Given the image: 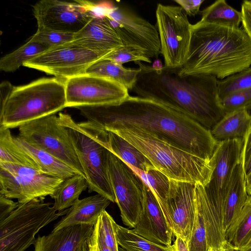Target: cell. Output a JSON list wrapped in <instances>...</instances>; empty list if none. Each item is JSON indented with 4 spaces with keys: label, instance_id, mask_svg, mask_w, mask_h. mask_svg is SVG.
I'll return each instance as SVG.
<instances>
[{
    "label": "cell",
    "instance_id": "cell-1",
    "mask_svg": "<svg viewBox=\"0 0 251 251\" xmlns=\"http://www.w3.org/2000/svg\"><path fill=\"white\" fill-rule=\"evenodd\" d=\"M76 108L87 121L105 130L139 127L209 161L219 142L210 130L187 114L151 99L129 96L115 104Z\"/></svg>",
    "mask_w": 251,
    "mask_h": 251
},
{
    "label": "cell",
    "instance_id": "cell-2",
    "mask_svg": "<svg viewBox=\"0 0 251 251\" xmlns=\"http://www.w3.org/2000/svg\"><path fill=\"white\" fill-rule=\"evenodd\" d=\"M140 71L131 90L137 96L171 105L210 130L225 115L218 96V80L204 74L181 76L178 68L154 69L135 62Z\"/></svg>",
    "mask_w": 251,
    "mask_h": 251
},
{
    "label": "cell",
    "instance_id": "cell-3",
    "mask_svg": "<svg viewBox=\"0 0 251 251\" xmlns=\"http://www.w3.org/2000/svg\"><path fill=\"white\" fill-rule=\"evenodd\" d=\"M251 66V40L243 28L200 21L192 25L188 52L178 74L225 79Z\"/></svg>",
    "mask_w": 251,
    "mask_h": 251
},
{
    "label": "cell",
    "instance_id": "cell-4",
    "mask_svg": "<svg viewBox=\"0 0 251 251\" xmlns=\"http://www.w3.org/2000/svg\"><path fill=\"white\" fill-rule=\"evenodd\" d=\"M141 151L154 167L171 179L201 184L209 182L213 168L209 161L182 150L156 134L130 127L113 131Z\"/></svg>",
    "mask_w": 251,
    "mask_h": 251
},
{
    "label": "cell",
    "instance_id": "cell-5",
    "mask_svg": "<svg viewBox=\"0 0 251 251\" xmlns=\"http://www.w3.org/2000/svg\"><path fill=\"white\" fill-rule=\"evenodd\" d=\"M65 79L42 78L14 86L0 110V126L13 128L49 115L66 107Z\"/></svg>",
    "mask_w": 251,
    "mask_h": 251
},
{
    "label": "cell",
    "instance_id": "cell-6",
    "mask_svg": "<svg viewBox=\"0 0 251 251\" xmlns=\"http://www.w3.org/2000/svg\"><path fill=\"white\" fill-rule=\"evenodd\" d=\"M58 117L68 128L88 182L89 192H96L115 202L108 169L109 151L102 144L103 130L88 121L76 123L68 114L59 113Z\"/></svg>",
    "mask_w": 251,
    "mask_h": 251
},
{
    "label": "cell",
    "instance_id": "cell-7",
    "mask_svg": "<svg viewBox=\"0 0 251 251\" xmlns=\"http://www.w3.org/2000/svg\"><path fill=\"white\" fill-rule=\"evenodd\" d=\"M44 199L19 203L0 223V251H25L34 244L35 235L42 228L67 213L69 208L57 212Z\"/></svg>",
    "mask_w": 251,
    "mask_h": 251
},
{
    "label": "cell",
    "instance_id": "cell-8",
    "mask_svg": "<svg viewBox=\"0 0 251 251\" xmlns=\"http://www.w3.org/2000/svg\"><path fill=\"white\" fill-rule=\"evenodd\" d=\"M17 136L30 145L42 150L86 177L70 138L68 128L58 116L49 115L18 127Z\"/></svg>",
    "mask_w": 251,
    "mask_h": 251
},
{
    "label": "cell",
    "instance_id": "cell-9",
    "mask_svg": "<svg viewBox=\"0 0 251 251\" xmlns=\"http://www.w3.org/2000/svg\"><path fill=\"white\" fill-rule=\"evenodd\" d=\"M155 15L164 66L180 68L188 54L192 24L178 6L158 3Z\"/></svg>",
    "mask_w": 251,
    "mask_h": 251
},
{
    "label": "cell",
    "instance_id": "cell-10",
    "mask_svg": "<svg viewBox=\"0 0 251 251\" xmlns=\"http://www.w3.org/2000/svg\"><path fill=\"white\" fill-rule=\"evenodd\" d=\"M64 180L30 167L0 162V194L19 203L52 197Z\"/></svg>",
    "mask_w": 251,
    "mask_h": 251
},
{
    "label": "cell",
    "instance_id": "cell-11",
    "mask_svg": "<svg viewBox=\"0 0 251 251\" xmlns=\"http://www.w3.org/2000/svg\"><path fill=\"white\" fill-rule=\"evenodd\" d=\"M107 54L69 43L48 49L23 66L66 80L85 73L92 64Z\"/></svg>",
    "mask_w": 251,
    "mask_h": 251
},
{
    "label": "cell",
    "instance_id": "cell-12",
    "mask_svg": "<svg viewBox=\"0 0 251 251\" xmlns=\"http://www.w3.org/2000/svg\"><path fill=\"white\" fill-rule=\"evenodd\" d=\"M65 85L66 107L115 104L130 96L121 84L86 73L66 79Z\"/></svg>",
    "mask_w": 251,
    "mask_h": 251
},
{
    "label": "cell",
    "instance_id": "cell-13",
    "mask_svg": "<svg viewBox=\"0 0 251 251\" xmlns=\"http://www.w3.org/2000/svg\"><path fill=\"white\" fill-rule=\"evenodd\" d=\"M108 169L123 223L133 228L142 211L144 183L129 166L110 151Z\"/></svg>",
    "mask_w": 251,
    "mask_h": 251
},
{
    "label": "cell",
    "instance_id": "cell-14",
    "mask_svg": "<svg viewBox=\"0 0 251 251\" xmlns=\"http://www.w3.org/2000/svg\"><path fill=\"white\" fill-rule=\"evenodd\" d=\"M123 45L136 49L147 57L158 59L161 46L156 27L123 6H114L105 16Z\"/></svg>",
    "mask_w": 251,
    "mask_h": 251
},
{
    "label": "cell",
    "instance_id": "cell-15",
    "mask_svg": "<svg viewBox=\"0 0 251 251\" xmlns=\"http://www.w3.org/2000/svg\"><path fill=\"white\" fill-rule=\"evenodd\" d=\"M42 0L33 6L38 27L75 33L96 16L85 1Z\"/></svg>",
    "mask_w": 251,
    "mask_h": 251
},
{
    "label": "cell",
    "instance_id": "cell-16",
    "mask_svg": "<svg viewBox=\"0 0 251 251\" xmlns=\"http://www.w3.org/2000/svg\"><path fill=\"white\" fill-rule=\"evenodd\" d=\"M243 139L218 142L212 157L213 168L209 182L204 186L208 195L223 211L224 199L235 166L241 159Z\"/></svg>",
    "mask_w": 251,
    "mask_h": 251
},
{
    "label": "cell",
    "instance_id": "cell-17",
    "mask_svg": "<svg viewBox=\"0 0 251 251\" xmlns=\"http://www.w3.org/2000/svg\"><path fill=\"white\" fill-rule=\"evenodd\" d=\"M170 181L167 206L171 227L174 235L187 244L195 216V184L171 179Z\"/></svg>",
    "mask_w": 251,
    "mask_h": 251
},
{
    "label": "cell",
    "instance_id": "cell-18",
    "mask_svg": "<svg viewBox=\"0 0 251 251\" xmlns=\"http://www.w3.org/2000/svg\"><path fill=\"white\" fill-rule=\"evenodd\" d=\"M143 191L142 211L133 230L152 243L171 246L174 234L161 207L144 183Z\"/></svg>",
    "mask_w": 251,
    "mask_h": 251
},
{
    "label": "cell",
    "instance_id": "cell-19",
    "mask_svg": "<svg viewBox=\"0 0 251 251\" xmlns=\"http://www.w3.org/2000/svg\"><path fill=\"white\" fill-rule=\"evenodd\" d=\"M72 44L108 54L124 46L118 33L106 17L95 16L78 32Z\"/></svg>",
    "mask_w": 251,
    "mask_h": 251
},
{
    "label": "cell",
    "instance_id": "cell-20",
    "mask_svg": "<svg viewBox=\"0 0 251 251\" xmlns=\"http://www.w3.org/2000/svg\"><path fill=\"white\" fill-rule=\"evenodd\" d=\"M94 226L78 225L38 236L34 251H83L84 242L91 235Z\"/></svg>",
    "mask_w": 251,
    "mask_h": 251
},
{
    "label": "cell",
    "instance_id": "cell-21",
    "mask_svg": "<svg viewBox=\"0 0 251 251\" xmlns=\"http://www.w3.org/2000/svg\"><path fill=\"white\" fill-rule=\"evenodd\" d=\"M111 202L108 198L99 194L78 199L54 225L52 231L78 225L95 226L99 216Z\"/></svg>",
    "mask_w": 251,
    "mask_h": 251
},
{
    "label": "cell",
    "instance_id": "cell-22",
    "mask_svg": "<svg viewBox=\"0 0 251 251\" xmlns=\"http://www.w3.org/2000/svg\"><path fill=\"white\" fill-rule=\"evenodd\" d=\"M249 196L241 159L233 170L224 199L223 226L225 233L242 209Z\"/></svg>",
    "mask_w": 251,
    "mask_h": 251
},
{
    "label": "cell",
    "instance_id": "cell-23",
    "mask_svg": "<svg viewBox=\"0 0 251 251\" xmlns=\"http://www.w3.org/2000/svg\"><path fill=\"white\" fill-rule=\"evenodd\" d=\"M105 131L102 141L103 146L124 163L144 172L155 169L148 158L135 146L116 133Z\"/></svg>",
    "mask_w": 251,
    "mask_h": 251
},
{
    "label": "cell",
    "instance_id": "cell-24",
    "mask_svg": "<svg viewBox=\"0 0 251 251\" xmlns=\"http://www.w3.org/2000/svg\"><path fill=\"white\" fill-rule=\"evenodd\" d=\"M251 123V115L245 108L226 113L210 129L212 136L218 142L243 139Z\"/></svg>",
    "mask_w": 251,
    "mask_h": 251
},
{
    "label": "cell",
    "instance_id": "cell-25",
    "mask_svg": "<svg viewBox=\"0 0 251 251\" xmlns=\"http://www.w3.org/2000/svg\"><path fill=\"white\" fill-rule=\"evenodd\" d=\"M18 147L35 162L40 172L64 179L78 174L74 169L49 153L33 147L18 136H13Z\"/></svg>",
    "mask_w": 251,
    "mask_h": 251
},
{
    "label": "cell",
    "instance_id": "cell-26",
    "mask_svg": "<svg viewBox=\"0 0 251 251\" xmlns=\"http://www.w3.org/2000/svg\"><path fill=\"white\" fill-rule=\"evenodd\" d=\"M140 71L138 68H126L114 61L100 59L92 64L85 73L115 81L132 90Z\"/></svg>",
    "mask_w": 251,
    "mask_h": 251
},
{
    "label": "cell",
    "instance_id": "cell-27",
    "mask_svg": "<svg viewBox=\"0 0 251 251\" xmlns=\"http://www.w3.org/2000/svg\"><path fill=\"white\" fill-rule=\"evenodd\" d=\"M88 188V182L83 176L76 174L64 179L59 188L51 197L54 199L53 207L62 211L71 207L79 199L81 193Z\"/></svg>",
    "mask_w": 251,
    "mask_h": 251
},
{
    "label": "cell",
    "instance_id": "cell-28",
    "mask_svg": "<svg viewBox=\"0 0 251 251\" xmlns=\"http://www.w3.org/2000/svg\"><path fill=\"white\" fill-rule=\"evenodd\" d=\"M127 165L151 190L157 200L171 226L167 206V201L170 190V178L156 169L144 172L132 166Z\"/></svg>",
    "mask_w": 251,
    "mask_h": 251
},
{
    "label": "cell",
    "instance_id": "cell-29",
    "mask_svg": "<svg viewBox=\"0 0 251 251\" xmlns=\"http://www.w3.org/2000/svg\"><path fill=\"white\" fill-rule=\"evenodd\" d=\"M226 241L236 250L251 239V196L225 233Z\"/></svg>",
    "mask_w": 251,
    "mask_h": 251
},
{
    "label": "cell",
    "instance_id": "cell-30",
    "mask_svg": "<svg viewBox=\"0 0 251 251\" xmlns=\"http://www.w3.org/2000/svg\"><path fill=\"white\" fill-rule=\"evenodd\" d=\"M10 129L0 126V162L14 164L39 170L35 162L14 142Z\"/></svg>",
    "mask_w": 251,
    "mask_h": 251
},
{
    "label": "cell",
    "instance_id": "cell-31",
    "mask_svg": "<svg viewBox=\"0 0 251 251\" xmlns=\"http://www.w3.org/2000/svg\"><path fill=\"white\" fill-rule=\"evenodd\" d=\"M200 21L208 23L239 28L242 15L225 0H218L201 11Z\"/></svg>",
    "mask_w": 251,
    "mask_h": 251
},
{
    "label": "cell",
    "instance_id": "cell-32",
    "mask_svg": "<svg viewBox=\"0 0 251 251\" xmlns=\"http://www.w3.org/2000/svg\"><path fill=\"white\" fill-rule=\"evenodd\" d=\"M117 240L119 246L126 251H174L171 246H162L144 238L133 229L117 224Z\"/></svg>",
    "mask_w": 251,
    "mask_h": 251
},
{
    "label": "cell",
    "instance_id": "cell-33",
    "mask_svg": "<svg viewBox=\"0 0 251 251\" xmlns=\"http://www.w3.org/2000/svg\"><path fill=\"white\" fill-rule=\"evenodd\" d=\"M48 49L45 46L28 41L20 48L1 58L0 69L13 72Z\"/></svg>",
    "mask_w": 251,
    "mask_h": 251
},
{
    "label": "cell",
    "instance_id": "cell-34",
    "mask_svg": "<svg viewBox=\"0 0 251 251\" xmlns=\"http://www.w3.org/2000/svg\"><path fill=\"white\" fill-rule=\"evenodd\" d=\"M195 216L190 238L187 243L189 251H208L206 230L200 202L195 195Z\"/></svg>",
    "mask_w": 251,
    "mask_h": 251
},
{
    "label": "cell",
    "instance_id": "cell-35",
    "mask_svg": "<svg viewBox=\"0 0 251 251\" xmlns=\"http://www.w3.org/2000/svg\"><path fill=\"white\" fill-rule=\"evenodd\" d=\"M75 34L38 27L29 41L42 44L49 49L72 42Z\"/></svg>",
    "mask_w": 251,
    "mask_h": 251
},
{
    "label": "cell",
    "instance_id": "cell-36",
    "mask_svg": "<svg viewBox=\"0 0 251 251\" xmlns=\"http://www.w3.org/2000/svg\"><path fill=\"white\" fill-rule=\"evenodd\" d=\"M117 226V224L105 210L101 213L94 226V228L111 251H119L116 236Z\"/></svg>",
    "mask_w": 251,
    "mask_h": 251
},
{
    "label": "cell",
    "instance_id": "cell-37",
    "mask_svg": "<svg viewBox=\"0 0 251 251\" xmlns=\"http://www.w3.org/2000/svg\"><path fill=\"white\" fill-rule=\"evenodd\" d=\"M251 87V67H250L243 72L218 81L219 100L235 91Z\"/></svg>",
    "mask_w": 251,
    "mask_h": 251
},
{
    "label": "cell",
    "instance_id": "cell-38",
    "mask_svg": "<svg viewBox=\"0 0 251 251\" xmlns=\"http://www.w3.org/2000/svg\"><path fill=\"white\" fill-rule=\"evenodd\" d=\"M219 100L225 114L245 108L251 103V87L235 91Z\"/></svg>",
    "mask_w": 251,
    "mask_h": 251
},
{
    "label": "cell",
    "instance_id": "cell-39",
    "mask_svg": "<svg viewBox=\"0 0 251 251\" xmlns=\"http://www.w3.org/2000/svg\"><path fill=\"white\" fill-rule=\"evenodd\" d=\"M102 59L109 60L122 65L130 61L152 63L151 59L140 51L125 46L115 49Z\"/></svg>",
    "mask_w": 251,
    "mask_h": 251
},
{
    "label": "cell",
    "instance_id": "cell-40",
    "mask_svg": "<svg viewBox=\"0 0 251 251\" xmlns=\"http://www.w3.org/2000/svg\"><path fill=\"white\" fill-rule=\"evenodd\" d=\"M243 140L241 159L246 176L251 170V123Z\"/></svg>",
    "mask_w": 251,
    "mask_h": 251
},
{
    "label": "cell",
    "instance_id": "cell-41",
    "mask_svg": "<svg viewBox=\"0 0 251 251\" xmlns=\"http://www.w3.org/2000/svg\"><path fill=\"white\" fill-rule=\"evenodd\" d=\"M182 8L186 15L195 16L201 13L200 7L204 0H174Z\"/></svg>",
    "mask_w": 251,
    "mask_h": 251
},
{
    "label": "cell",
    "instance_id": "cell-42",
    "mask_svg": "<svg viewBox=\"0 0 251 251\" xmlns=\"http://www.w3.org/2000/svg\"><path fill=\"white\" fill-rule=\"evenodd\" d=\"M88 251H111L94 228L90 236L86 240Z\"/></svg>",
    "mask_w": 251,
    "mask_h": 251
},
{
    "label": "cell",
    "instance_id": "cell-43",
    "mask_svg": "<svg viewBox=\"0 0 251 251\" xmlns=\"http://www.w3.org/2000/svg\"><path fill=\"white\" fill-rule=\"evenodd\" d=\"M241 13L243 29L251 40V0L243 1Z\"/></svg>",
    "mask_w": 251,
    "mask_h": 251
},
{
    "label": "cell",
    "instance_id": "cell-44",
    "mask_svg": "<svg viewBox=\"0 0 251 251\" xmlns=\"http://www.w3.org/2000/svg\"><path fill=\"white\" fill-rule=\"evenodd\" d=\"M19 204L0 194V223L7 218L18 207Z\"/></svg>",
    "mask_w": 251,
    "mask_h": 251
},
{
    "label": "cell",
    "instance_id": "cell-45",
    "mask_svg": "<svg viewBox=\"0 0 251 251\" xmlns=\"http://www.w3.org/2000/svg\"><path fill=\"white\" fill-rule=\"evenodd\" d=\"M14 86L8 81H4L0 84V110L5 105L10 95L11 94Z\"/></svg>",
    "mask_w": 251,
    "mask_h": 251
},
{
    "label": "cell",
    "instance_id": "cell-46",
    "mask_svg": "<svg viewBox=\"0 0 251 251\" xmlns=\"http://www.w3.org/2000/svg\"><path fill=\"white\" fill-rule=\"evenodd\" d=\"M172 247L174 251H189L187 244L179 237H176Z\"/></svg>",
    "mask_w": 251,
    "mask_h": 251
},
{
    "label": "cell",
    "instance_id": "cell-47",
    "mask_svg": "<svg viewBox=\"0 0 251 251\" xmlns=\"http://www.w3.org/2000/svg\"><path fill=\"white\" fill-rule=\"evenodd\" d=\"M245 178L247 192L249 196H251V170L245 176Z\"/></svg>",
    "mask_w": 251,
    "mask_h": 251
},
{
    "label": "cell",
    "instance_id": "cell-48",
    "mask_svg": "<svg viewBox=\"0 0 251 251\" xmlns=\"http://www.w3.org/2000/svg\"><path fill=\"white\" fill-rule=\"evenodd\" d=\"M236 251H251V239L246 245L240 249L236 250Z\"/></svg>",
    "mask_w": 251,
    "mask_h": 251
},
{
    "label": "cell",
    "instance_id": "cell-49",
    "mask_svg": "<svg viewBox=\"0 0 251 251\" xmlns=\"http://www.w3.org/2000/svg\"><path fill=\"white\" fill-rule=\"evenodd\" d=\"M151 66L157 70L161 69L163 67L161 61L158 59H155Z\"/></svg>",
    "mask_w": 251,
    "mask_h": 251
},
{
    "label": "cell",
    "instance_id": "cell-50",
    "mask_svg": "<svg viewBox=\"0 0 251 251\" xmlns=\"http://www.w3.org/2000/svg\"><path fill=\"white\" fill-rule=\"evenodd\" d=\"M222 251H236V249L226 241L222 247Z\"/></svg>",
    "mask_w": 251,
    "mask_h": 251
},
{
    "label": "cell",
    "instance_id": "cell-51",
    "mask_svg": "<svg viewBox=\"0 0 251 251\" xmlns=\"http://www.w3.org/2000/svg\"><path fill=\"white\" fill-rule=\"evenodd\" d=\"M222 248L218 249H214L211 248H209L208 251H222Z\"/></svg>",
    "mask_w": 251,
    "mask_h": 251
},
{
    "label": "cell",
    "instance_id": "cell-52",
    "mask_svg": "<svg viewBox=\"0 0 251 251\" xmlns=\"http://www.w3.org/2000/svg\"><path fill=\"white\" fill-rule=\"evenodd\" d=\"M245 109H246L248 111L251 110V103L250 104H248V105H247L245 107Z\"/></svg>",
    "mask_w": 251,
    "mask_h": 251
},
{
    "label": "cell",
    "instance_id": "cell-53",
    "mask_svg": "<svg viewBox=\"0 0 251 251\" xmlns=\"http://www.w3.org/2000/svg\"><path fill=\"white\" fill-rule=\"evenodd\" d=\"M118 251H126L125 250H124L122 248L120 247V246H119Z\"/></svg>",
    "mask_w": 251,
    "mask_h": 251
}]
</instances>
